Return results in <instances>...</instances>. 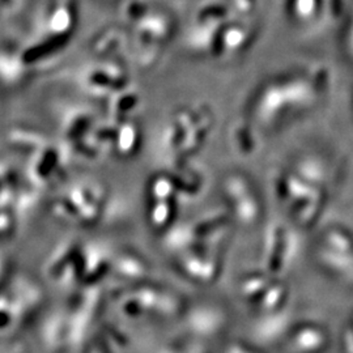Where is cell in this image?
Returning <instances> with one entry per match:
<instances>
[{
	"label": "cell",
	"instance_id": "1",
	"mask_svg": "<svg viewBox=\"0 0 353 353\" xmlns=\"http://www.w3.org/2000/svg\"><path fill=\"white\" fill-rule=\"evenodd\" d=\"M323 334L316 330H300L293 338V345L299 351H314L323 345Z\"/></svg>",
	"mask_w": 353,
	"mask_h": 353
}]
</instances>
